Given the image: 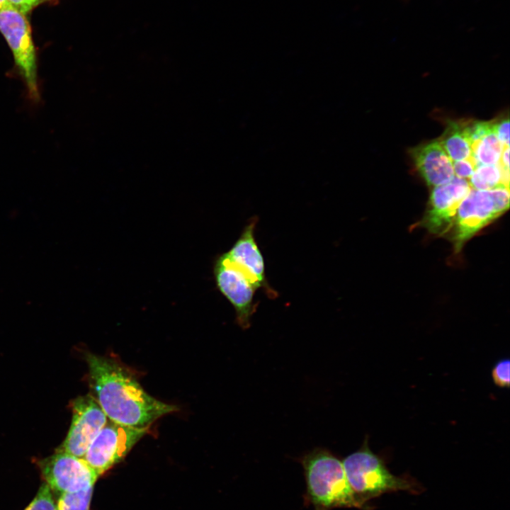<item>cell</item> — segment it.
<instances>
[{
	"label": "cell",
	"mask_w": 510,
	"mask_h": 510,
	"mask_svg": "<svg viewBox=\"0 0 510 510\" xmlns=\"http://www.w3.org/2000/svg\"><path fill=\"white\" fill-rule=\"evenodd\" d=\"M90 386L108 419L136 428H148L161 416L176 410L174 405L152 397L135 376L111 358L88 353Z\"/></svg>",
	"instance_id": "obj_1"
},
{
	"label": "cell",
	"mask_w": 510,
	"mask_h": 510,
	"mask_svg": "<svg viewBox=\"0 0 510 510\" xmlns=\"http://www.w3.org/2000/svg\"><path fill=\"white\" fill-rule=\"evenodd\" d=\"M299 461L305 480V506H312L314 510L364 509L348 482L342 460L329 450L315 448Z\"/></svg>",
	"instance_id": "obj_2"
},
{
	"label": "cell",
	"mask_w": 510,
	"mask_h": 510,
	"mask_svg": "<svg viewBox=\"0 0 510 510\" xmlns=\"http://www.w3.org/2000/svg\"><path fill=\"white\" fill-rule=\"evenodd\" d=\"M342 463L348 482L364 508L368 500L382 494L419 489L414 482L392 475L382 459L371 451L367 437L362 446L347 455Z\"/></svg>",
	"instance_id": "obj_3"
},
{
	"label": "cell",
	"mask_w": 510,
	"mask_h": 510,
	"mask_svg": "<svg viewBox=\"0 0 510 510\" xmlns=\"http://www.w3.org/2000/svg\"><path fill=\"white\" fill-rule=\"evenodd\" d=\"M0 32L11 50L18 74L25 85L29 99L38 103L40 94L36 52L26 14L11 5L1 10Z\"/></svg>",
	"instance_id": "obj_4"
},
{
	"label": "cell",
	"mask_w": 510,
	"mask_h": 510,
	"mask_svg": "<svg viewBox=\"0 0 510 510\" xmlns=\"http://www.w3.org/2000/svg\"><path fill=\"white\" fill-rule=\"evenodd\" d=\"M213 272L217 289L234 308L237 323L243 329H249L257 307L254 295L260 285L225 253L216 259Z\"/></svg>",
	"instance_id": "obj_5"
},
{
	"label": "cell",
	"mask_w": 510,
	"mask_h": 510,
	"mask_svg": "<svg viewBox=\"0 0 510 510\" xmlns=\"http://www.w3.org/2000/svg\"><path fill=\"white\" fill-rule=\"evenodd\" d=\"M147 430L148 428L129 426L108 419L83 458L99 476L122 460Z\"/></svg>",
	"instance_id": "obj_6"
},
{
	"label": "cell",
	"mask_w": 510,
	"mask_h": 510,
	"mask_svg": "<svg viewBox=\"0 0 510 510\" xmlns=\"http://www.w3.org/2000/svg\"><path fill=\"white\" fill-rule=\"evenodd\" d=\"M39 465L45 483L59 494L94 487L98 477L84 458L57 450Z\"/></svg>",
	"instance_id": "obj_7"
},
{
	"label": "cell",
	"mask_w": 510,
	"mask_h": 510,
	"mask_svg": "<svg viewBox=\"0 0 510 510\" xmlns=\"http://www.w3.org/2000/svg\"><path fill=\"white\" fill-rule=\"evenodd\" d=\"M72 420L68 434L57 450L84 458L89 446L108 419L91 395L72 402Z\"/></svg>",
	"instance_id": "obj_8"
},
{
	"label": "cell",
	"mask_w": 510,
	"mask_h": 510,
	"mask_svg": "<svg viewBox=\"0 0 510 510\" xmlns=\"http://www.w3.org/2000/svg\"><path fill=\"white\" fill-rule=\"evenodd\" d=\"M501 215L490 190L471 188L460 203L452 226L455 251H460L468 239Z\"/></svg>",
	"instance_id": "obj_9"
},
{
	"label": "cell",
	"mask_w": 510,
	"mask_h": 510,
	"mask_svg": "<svg viewBox=\"0 0 510 510\" xmlns=\"http://www.w3.org/2000/svg\"><path fill=\"white\" fill-rule=\"evenodd\" d=\"M471 188L468 181L457 176L446 184L434 187L421 221L423 226L436 234L447 232L453 226L460 203Z\"/></svg>",
	"instance_id": "obj_10"
},
{
	"label": "cell",
	"mask_w": 510,
	"mask_h": 510,
	"mask_svg": "<svg viewBox=\"0 0 510 510\" xmlns=\"http://www.w3.org/2000/svg\"><path fill=\"white\" fill-rule=\"evenodd\" d=\"M257 222L258 217H252L239 238L225 254L238 267L254 278L269 298L274 299L277 298L278 293L270 287L267 281L264 259L254 235Z\"/></svg>",
	"instance_id": "obj_11"
},
{
	"label": "cell",
	"mask_w": 510,
	"mask_h": 510,
	"mask_svg": "<svg viewBox=\"0 0 510 510\" xmlns=\"http://www.w3.org/2000/svg\"><path fill=\"white\" fill-rule=\"evenodd\" d=\"M410 154L416 170L428 186L443 185L455 177L452 159L438 140L414 147Z\"/></svg>",
	"instance_id": "obj_12"
},
{
	"label": "cell",
	"mask_w": 510,
	"mask_h": 510,
	"mask_svg": "<svg viewBox=\"0 0 510 510\" xmlns=\"http://www.w3.org/2000/svg\"><path fill=\"white\" fill-rule=\"evenodd\" d=\"M466 124L467 120L450 121L438 140L452 160L459 161L472 157L471 143Z\"/></svg>",
	"instance_id": "obj_13"
},
{
	"label": "cell",
	"mask_w": 510,
	"mask_h": 510,
	"mask_svg": "<svg viewBox=\"0 0 510 510\" xmlns=\"http://www.w3.org/2000/svg\"><path fill=\"white\" fill-rule=\"evenodd\" d=\"M471 188L491 190L500 185L509 186V169L499 164L479 165L468 179Z\"/></svg>",
	"instance_id": "obj_14"
},
{
	"label": "cell",
	"mask_w": 510,
	"mask_h": 510,
	"mask_svg": "<svg viewBox=\"0 0 510 510\" xmlns=\"http://www.w3.org/2000/svg\"><path fill=\"white\" fill-rule=\"evenodd\" d=\"M504 146L492 131L472 144V157L477 166L499 164Z\"/></svg>",
	"instance_id": "obj_15"
},
{
	"label": "cell",
	"mask_w": 510,
	"mask_h": 510,
	"mask_svg": "<svg viewBox=\"0 0 510 510\" xmlns=\"http://www.w3.org/2000/svg\"><path fill=\"white\" fill-rule=\"evenodd\" d=\"M94 487L74 492L60 494L56 510H89Z\"/></svg>",
	"instance_id": "obj_16"
},
{
	"label": "cell",
	"mask_w": 510,
	"mask_h": 510,
	"mask_svg": "<svg viewBox=\"0 0 510 510\" xmlns=\"http://www.w3.org/2000/svg\"><path fill=\"white\" fill-rule=\"evenodd\" d=\"M24 510H56L52 490L47 484H42L33 500Z\"/></svg>",
	"instance_id": "obj_17"
},
{
	"label": "cell",
	"mask_w": 510,
	"mask_h": 510,
	"mask_svg": "<svg viewBox=\"0 0 510 510\" xmlns=\"http://www.w3.org/2000/svg\"><path fill=\"white\" fill-rule=\"evenodd\" d=\"M492 380L499 387H509L510 384V361L503 358L497 362L492 370Z\"/></svg>",
	"instance_id": "obj_18"
},
{
	"label": "cell",
	"mask_w": 510,
	"mask_h": 510,
	"mask_svg": "<svg viewBox=\"0 0 510 510\" xmlns=\"http://www.w3.org/2000/svg\"><path fill=\"white\" fill-rule=\"evenodd\" d=\"M477 166V164L472 157L466 159L455 161L453 164L454 174L457 177L469 179Z\"/></svg>",
	"instance_id": "obj_19"
},
{
	"label": "cell",
	"mask_w": 510,
	"mask_h": 510,
	"mask_svg": "<svg viewBox=\"0 0 510 510\" xmlns=\"http://www.w3.org/2000/svg\"><path fill=\"white\" fill-rule=\"evenodd\" d=\"M493 130L503 144L509 145V120L508 117L493 121Z\"/></svg>",
	"instance_id": "obj_20"
},
{
	"label": "cell",
	"mask_w": 510,
	"mask_h": 510,
	"mask_svg": "<svg viewBox=\"0 0 510 510\" xmlns=\"http://www.w3.org/2000/svg\"><path fill=\"white\" fill-rule=\"evenodd\" d=\"M16 10L26 15L35 7L44 3L57 2V0H8Z\"/></svg>",
	"instance_id": "obj_21"
},
{
	"label": "cell",
	"mask_w": 510,
	"mask_h": 510,
	"mask_svg": "<svg viewBox=\"0 0 510 510\" xmlns=\"http://www.w3.org/2000/svg\"><path fill=\"white\" fill-rule=\"evenodd\" d=\"M499 164L504 168L509 169V145H505Z\"/></svg>",
	"instance_id": "obj_22"
},
{
	"label": "cell",
	"mask_w": 510,
	"mask_h": 510,
	"mask_svg": "<svg viewBox=\"0 0 510 510\" xmlns=\"http://www.w3.org/2000/svg\"><path fill=\"white\" fill-rule=\"evenodd\" d=\"M11 5L8 0H0V11Z\"/></svg>",
	"instance_id": "obj_23"
}]
</instances>
